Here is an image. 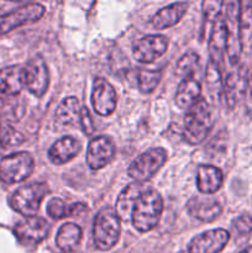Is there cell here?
Returning a JSON list of instances; mask_svg holds the SVG:
<instances>
[{"instance_id": "cell-10", "label": "cell", "mask_w": 252, "mask_h": 253, "mask_svg": "<svg viewBox=\"0 0 252 253\" xmlns=\"http://www.w3.org/2000/svg\"><path fill=\"white\" fill-rule=\"evenodd\" d=\"M116 104L118 95L114 86L101 77L94 79L91 89V105L95 113L100 116L111 115L115 111Z\"/></svg>"}, {"instance_id": "cell-28", "label": "cell", "mask_w": 252, "mask_h": 253, "mask_svg": "<svg viewBox=\"0 0 252 253\" xmlns=\"http://www.w3.org/2000/svg\"><path fill=\"white\" fill-rule=\"evenodd\" d=\"M200 66V58L195 52L190 51L187 52L185 54H183L182 58L178 61L177 68H175V72H177L178 76L183 77H194V74L197 73L198 69H199Z\"/></svg>"}, {"instance_id": "cell-37", "label": "cell", "mask_w": 252, "mask_h": 253, "mask_svg": "<svg viewBox=\"0 0 252 253\" xmlns=\"http://www.w3.org/2000/svg\"><path fill=\"white\" fill-rule=\"evenodd\" d=\"M178 253H188V252H178Z\"/></svg>"}, {"instance_id": "cell-23", "label": "cell", "mask_w": 252, "mask_h": 253, "mask_svg": "<svg viewBox=\"0 0 252 253\" xmlns=\"http://www.w3.org/2000/svg\"><path fill=\"white\" fill-rule=\"evenodd\" d=\"M83 232L82 229L74 222H67L61 229L56 236V245L63 253H72L77 250L81 244Z\"/></svg>"}, {"instance_id": "cell-33", "label": "cell", "mask_w": 252, "mask_h": 253, "mask_svg": "<svg viewBox=\"0 0 252 253\" xmlns=\"http://www.w3.org/2000/svg\"><path fill=\"white\" fill-rule=\"evenodd\" d=\"M81 123L82 128H83V132L85 133L86 136H90L91 133L94 132V125H93V120H91L90 113H89L88 109L85 106L82 108V113H81Z\"/></svg>"}, {"instance_id": "cell-1", "label": "cell", "mask_w": 252, "mask_h": 253, "mask_svg": "<svg viewBox=\"0 0 252 253\" xmlns=\"http://www.w3.org/2000/svg\"><path fill=\"white\" fill-rule=\"evenodd\" d=\"M163 211V199L153 188H145L133 205L131 222L140 232H148L157 226Z\"/></svg>"}, {"instance_id": "cell-14", "label": "cell", "mask_w": 252, "mask_h": 253, "mask_svg": "<svg viewBox=\"0 0 252 253\" xmlns=\"http://www.w3.org/2000/svg\"><path fill=\"white\" fill-rule=\"evenodd\" d=\"M115 156V145L106 136H98L89 142L86 150V163L93 170H99L108 166Z\"/></svg>"}, {"instance_id": "cell-11", "label": "cell", "mask_w": 252, "mask_h": 253, "mask_svg": "<svg viewBox=\"0 0 252 253\" xmlns=\"http://www.w3.org/2000/svg\"><path fill=\"white\" fill-rule=\"evenodd\" d=\"M167 48V37L163 35H147L133 44L132 54L140 63H151L163 56Z\"/></svg>"}, {"instance_id": "cell-22", "label": "cell", "mask_w": 252, "mask_h": 253, "mask_svg": "<svg viewBox=\"0 0 252 253\" xmlns=\"http://www.w3.org/2000/svg\"><path fill=\"white\" fill-rule=\"evenodd\" d=\"M224 174L219 168L214 166H199L197 173L198 189L203 194H214L221 188Z\"/></svg>"}, {"instance_id": "cell-7", "label": "cell", "mask_w": 252, "mask_h": 253, "mask_svg": "<svg viewBox=\"0 0 252 253\" xmlns=\"http://www.w3.org/2000/svg\"><path fill=\"white\" fill-rule=\"evenodd\" d=\"M24 83L32 95L37 98L44 95L49 85V74L42 57H34L24 67Z\"/></svg>"}, {"instance_id": "cell-20", "label": "cell", "mask_w": 252, "mask_h": 253, "mask_svg": "<svg viewBox=\"0 0 252 253\" xmlns=\"http://www.w3.org/2000/svg\"><path fill=\"white\" fill-rule=\"evenodd\" d=\"M145 185L143 183L133 182L130 183L124 188L123 192L119 195L118 200H116V214H118L119 219L123 221H131V212H132L133 205H135L136 200L140 197L141 193L145 190Z\"/></svg>"}, {"instance_id": "cell-2", "label": "cell", "mask_w": 252, "mask_h": 253, "mask_svg": "<svg viewBox=\"0 0 252 253\" xmlns=\"http://www.w3.org/2000/svg\"><path fill=\"white\" fill-rule=\"evenodd\" d=\"M214 125V116L209 103L200 98L185 113L183 137L189 145H199L209 135Z\"/></svg>"}, {"instance_id": "cell-25", "label": "cell", "mask_w": 252, "mask_h": 253, "mask_svg": "<svg viewBox=\"0 0 252 253\" xmlns=\"http://www.w3.org/2000/svg\"><path fill=\"white\" fill-rule=\"evenodd\" d=\"M81 103L76 96L64 98L56 110V123L59 125H73L81 120Z\"/></svg>"}, {"instance_id": "cell-15", "label": "cell", "mask_w": 252, "mask_h": 253, "mask_svg": "<svg viewBox=\"0 0 252 253\" xmlns=\"http://www.w3.org/2000/svg\"><path fill=\"white\" fill-rule=\"evenodd\" d=\"M227 49V25L225 17L219 16L214 21L209 39L210 63L221 68L224 54Z\"/></svg>"}, {"instance_id": "cell-35", "label": "cell", "mask_w": 252, "mask_h": 253, "mask_svg": "<svg viewBox=\"0 0 252 253\" xmlns=\"http://www.w3.org/2000/svg\"><path fill=\"white\" fill-rule=\"evenodd\" d=\"M249 89H250V93H251V95H252V72H251V74L249 76Z\"/></svg>"}, {"instance_id": "cell-30", "label": "cell", "mask_w": 252, "mask_h": 253, "mask_svg": "<svg viewBox=\"0 0 252 253\" xmlns=\"http://www.w3.org/2000/svg\"><path fill=\"white\" fill-rule=\"evenodd\" d=\"M47 214L54 220H61L68 216V205L59 198H52L47 204Z\"/></svg>"}, {"instance_id": "cell-13", "label": "cell", "mask_w": 252, "mask_h": 253, "mask_svg": "<svg viewBox=\"0 0 252 253\" xmlns=\"http://www.w3.org/2000/svg\"><path fill=\"white\" fill-rule=\"evenodd\" d=\"M247 88H249V78L244 66H239L229 72L225 79H222V96L227 106L232 108L236 105L237 101L244 98Z\"/></svg>"}, {"instance_id": "cell-17", "label": "cell", "mask_w": 252, "mask_h": 253, "mask_svg": "<svg viewBox=\"0 0 252 253\" xmlns=\"http://www.w3.org/2000/svg\"><path fill=\"white\" fill-rule=\"evenodd\" d=\"M82 143L72 136H64L51 146L48 158L53 165H64L73 160L79 153Z\"/></svg>"}, {"instance_id": "cell-5", "label": "cell", "mask_w": 252, "mask_h": 253, "mask_svg": "<svg viewBox=\"0 0 252 253\" xmlns=\"http://www.w3.org/2000/svg\"><path fill=\"white\" fill-rule=\"evenodd\" d=\"M166 160H167V152L163 148H150L131 162V165L128 166L127 174L135 182L145 183L162 168Z\"/></svg>"}, {"instance_id": "cell-8", "label": "cell", "mask_w": 252, "mask_h": 253, "mask_svg": "<svg viewBox=\"0 0 252 253\" xmlns=\"http://www.w3.org/2000/svg\"><path fill=\"white\" fill-rule=\"evenodd\" d=\"M49 232V225L42 217H26L14 226V235L24 246H36L41 244Z\"/></svg>"}, {"instance_id": "cell-3", "label": "cell", "mask_w": 252, "mask_h": 253, "mask_svg": "<svg viewBox=\"0 0 252 253\" xmlns=\"http://www.w3.org/2000/svg\"><path fill=\"white\" fill-rule=\"evenodd\" d=\"M120 221L113 208L104 207L99 210L93 226L94 245L99 251H109L118 244L121 232Z\"/></svg>"}, {"instance_id": "cell-31", "label": "cell", "mask_w": 252, "mask_h": 253, "mask_svg": "<svg viewBox=\"0 0 252 253\" xmlns=\"http://www.w3.org/2000/svg\"><path fill=\"white\" fill-rule=\"evenodd\" d=\"M232 227L240 236H249L252 234V217L250 215H241L234 220Z\"/></svg>"}, {"instance_id": "cell-26", "label": "cell", "mask_w": 252, "mask_h": 253, "mask_svg": "<svg viewBox=\"0 0 252 253\" xmlns=\"http://www.w3.org/2000/svg\"><path fill=\"white\" fill-rule=\"evenodd\" d=\"M25 142V137L21 132L15 130L12 126L5 123H0V151L17 147Z\"/></svg>"}, {"instance_id": "cell-9", "label": "cell", "mask_w": 252, "mask_h": 253, "mask_svg": "<svg viewBox=\"0 0 252 253\" xmlns=\"http://www.w3.org/2000/svg\"><path fill=\"white\" fill-rule=\"evenodd\" d=\"M44 10L46 9L42 4L32 2V4L24 5L9 14L1 15L0 16V36L25 24L37 21L43 16Z\"/></svg>"}, {"instance_id": "cell-6", "label": "cell", "mask_w": 252, "mask_h": 253, "mask_svg": "<svg viewBox=\"0 0 252 253\" xmlns=\"http://www.w3.org/2000/svg\"><path fill=\"white\" fill-rule=\"evenodd\" d=\"M34 157L29 152H16L0 161V179L6 184H15L29 178L34 170Z\"/></svg>"}, {"instance_id": "cell-12", "label": "cell", "mask_w": 252, "mask_h": 253, "mask_svg": "<svg viewBox=\"0 0 252 253\" xmlns=\"http://www.w3.org/2000/svg\"><path fill=\"white\" fill-rule=\"evenodd\" d=\"M230 240V234L224 229L208 230L195 236L188 245V253H219Z\"/></svg>"}, {"instance_id": "cell-21", "label": "cell", "mask_w": 252, "mask_h": 253, "mask_svg": "<svg viewBox=\"0 0 252 253\" xmlns=\"http://www.w3.org/2000/svg\"><path fill=\"white\" fill-rule=\"evenodd\" d=\"M202 85L195 77H185L175 93V104L179 109L188 110L202 98Z\"/></svg>"}, {"instance_id": "cell-36", "label": "cell", "mask_w": 252, "mask_h": 253, "mask_svg": "<svg viewBox=\"0 0 252 253\" xmlns=\"http://www.w3.org/2000/svg\"><path fill=\"white\" fill-rule=\"evenodd\" d=\"M240 253H252V246L247 247V249H245L244 251H242V252H240Z\"/></svg>"}, {"instance_id": "cell-27", "label": "cell", "mask_w": 252, "mask_h": 253, "mask_svg": "<svg viewBox=\"0 0 252 253\" xmlns=\"http://www.w3.org/2000/svg\"><path fill=\"white\" fill-rule=\"evenodd\" d=\"M162 78V71H148V69H140L137 71V86L141 93H152L160 84Z\"/></svg>"}, {"instance_id": "cell-19", "label": "cell", "mask_w": 252, "mask_h": 253, "mask_svg": "<svg viewBox=\"0 0 252 253\" xmlns=\"http://www.w3.org/2000/svg\"><path fill=\"white\" fill-rule=\"evenodd\" d=\"M188 7H189V4L185 1L174 2V4H170L168 6L162 7L157 14H155L152 16V19H151V26L156 30H163L174 26L184 16Z\"/></svg>"}, {"instance_id": "cell-16", "label": "cell", "mask_w": 252, "mask_h": 253, "mask_svg": "<svg viewBox=\"0 0 252 253\" xmlns=\"http://www.w3.org/2000/svg\"><path fill=\"white\" fill-rule=\"evenodd\" d=\"M187 211L194 219L203 222H211L221 215L222 207L217 200L195 197L188 202Z\"/></svg>"}, {"instance_id": "cell-24", "label": "cell", "mask_w": 252, "mask_h": 253, "mask_svg": "<svg viewBox=\"0 0 252 253\" xmlns=\"http://www.w3.org/2000/svg\"><path fill=\"white\" fill-rule=\"evenodd\" d=\"M239 37L242 52L252 49V2H240Z\"/></svg>"}, {"instance_id": "cell-32", "label": "cell", "mask_w": 252, "mask_h": 253, "mask_svg": "<svg viewBox=\"0 0 252 253\" xmlns=\"http://www.w3.org/2000/svg\"><path fill=\"white\" fill-rule=\"evenodd\" d=\"M224 5L222 1H204L203 2V12L208 21H212L221 16V6Z\"/></svg>"}, {"instance_id": "cell-18", "label": "cell", "mask_w": 252, "mask_h": 253, "mask_svg": "<svg viewBox=\"0 0 252 253\" xmlns=\"http://www.w3.org/2000/svg\"><path fill=\"white\" fill-rule=\"evenodd\" d=\"M24 86V67L11 66L0 69V95L4 98L16 96Z\"/></svg>"}, {"instance_id": "cell-4", "label": "cell", "mask_w": 252, "mask_h": 253, "mask_svg": "<svg viewBox=\"0 0 252 253\" xmlns=\"http://www.w3.org/2000/svg\"><path fill=\"white\" fill-rule=\"evenodd\" d=\"M48 185L43 182L27 184L17 189L10 198V207L25 217H32L39 211L43 198L48 194Z\"/></svg>"}, {"instance_id": "cell-34", "label": "cell", "mask_w": 252, "mask_h": 253, "mask_svg": "<svg viewBox=\"0 0 252 253\" xmlns=\"http://www.w3.org/2000/svg\"><path fill=\"white\" fill-rule=\"evenodd\" d=\"M86 210V205L83 203H74V204L68 205V216H77Z\"/></svg>"}, {"instance_id": "cell-29", "label": "cell", "mask_w": 252, "mask_h": 253, "mask_svg": "<svg viewBox=\"0 0 252 253\" xmlns=\"http://www.w3.org/2000/svg\"><path fill=\"white\" fill-rule=\"evenodd\" d=\"M4 116L10 121H19L25 114V101L20 96H9L4 98Z\"/></svg>"}]
</instances>
